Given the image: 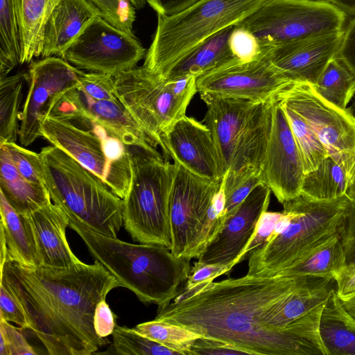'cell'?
Instances as JSON below:
<instances>
[{"label": "cell", "mask_w": 355, "mask_h": 355, "mask_svg": "<svg viewBox=\"0 0 355 355\" xmlns=\"http://www.w3.org/2000/svg\"><path fill=\"white\" fill-rule=\"evenodd\" d=\"M308 277L245 275L212 282L185 300L158 306L155 319L226 343L248 354L327 355L319 331L324 304L283 328L262 323L266 313Z\"/></svg>", "instance_id": "cell-1"}, {"label": "cell", "mask_w": 355, "mask_h": 355, "mask_svg": "<svg viewBox=\"0 0 355 355\" xmlns=\"http://www.w3.org/2000/svg\"><path fill=\"white\" fill-rule=\"evenodd\" d=\"M1 284L24 310L31 329L50 355H89L109 343L94 327L97 304L120 282L97 260L69 268H26L9 254Z\"/></svg>", "instance_id": "cell-2"}, {"label": "cell", "mask_w": 355, "mask_h": 355, "mask_svg": "<svg viewBox=\"0 0 355 355\" xmlns=\"http://www.w3.org/2000/svg\"><path fill=\"white\" fill-rule=\"evenodd\" d=\"M67 214L69 227L80 236L92 257L140 301L159 306L176 297L190 274L191 259L178 257L162 245L132 244L110 237Z\"/></svg>", "instance_id": "cell-3"}, {"label": "cell", "mask_w": 355, "mask_h": 355, "mask_svg": "<svg viewBox=\"0 0 355 355\" xmlns=\"http://www.w3.org/2000/svg\"><path fill=\"white\" fill-rule=\"evenodd\" d=\"M39 154L51 201L92 230L117 238L123 225V200L59 148L46 146Z\"/></svg>", "instance_id": "cell-4"}, {"label": "cell", "mask_w": 355, "mask_h": 355, "mask_svg": "<svg viewBox=\"0 0 355 355\" xmlns=\"http://www.w3.org/2000/svg\"><path fill=\"white\" fill-rule=\"evenodd\" d=\"M282 205L283 210L290 215L288 224L277 236L250 254L246 274L249 276L275 277L338 233L350 199L344 196L321 200L300 193Z\"/></svg>", "instance_id": "cell-5"}, {"label": "cell", "mask_w": 355, "mask_h": 355, "mask_svg": "<svg viewBox=\"0 0 355 355\" xmlns=\"http://www.w3.org/2000/svg\"><path fill=\"white\" fill-rule=\"evenodd\" d=\"M265 0H200L171 16L157 15V28L143 67L162 78L205 40L254 12Z\"/></svg>", "instance_id": "cell-6"}, {"label": "cell", "mask_w": 355, "mask_h": 355, "mask_svg": "<svg viewBox=\"0 0 355 355\" xmlns=\"http://www.w3.org/2000/svg\"><path fill=\"white\" fill-rule=\"evenodd\" d=\"M132 180L123 199V225L141 243L171 249L170 196L177 164L157 150L129 146Z\"/></svg>", "instance_id": "cell-7"}, {"label": "cell", "mask_w": 355, "mask_h": 355, "mask_svg": "<svg viewBox=\"0 0 355 355\" xmlns=\"http://www.w3.org/2000/svg\"><path fill=\"white\" fill-rule=\"evenodd\" d=\"M207 106L203 123L210 130L225 173L252 167L262 173L272 124L273 101L200 94Z\"/></svg>", "instance_id": "cell-8"}, {"label": "cell", "mask_w": 355, "mask_h": 355, "mask_svg": "<svg viewBox=\"0 0 355 355\" xmlns=\"http://www.w3.org/2000/svg\"><path fill=\"white\" fill-rule=\"evenodd\" d=\"M40 135L93 173L123 200L130 187L132 167L128 146L105 129L83 128L52 115L40 119Z\"/></svg>", "instance_id": "cell-9"}, {"label": "cell", "mask_w": 355, "mask_h": 355, "mask_svg": "<svg viewBox=\"0 0 355 355\" xmlns=\"http://www.w3.org/2000/svg\"><path fill=\"white\" fill-rule=\"evenodd\" d=\"M348 16L323 0H265L237 26L251 31L264 47L342 31Z\"/></svg>", "instance_id": "cell-10"}, {"label": "cell", "mask_w": 355, "mask_h": 355, "mask_svg": "<svg viewBox=\"0 0 355 355\" xmlns=\"http://www.w3.org/2000/svg\"><path fill=\"white\" fill-rule=\"evenodd\" d=\"M119 102L161 149L163 135L186 115L193 96L175 92L170 80H162L143 67L112 75Z\"/></svg>", "instance_id": "cell-11"}, {"label": "cell", "mask_w": 355, "mask_h": 355, "mask_svg": "<svg viewBox=\"0 0 355 355\" xmlns=\"http://www.w3.org/2000/svg\"><path fill=\"white\" fill-rule=\"evenodd\" d=\"M277 98L306 122L329 156L345 168L352 184L355 179V116L349 109L326 101L308 83L290 82Z\"/></svg>", "instance_id": "cell-12"}, {"label": "cell", "mask_w": 355, "mask_h": 355, "mask_svg": "<svg viewBox=\"0 0 355 355\" xmlns=\"http://www.w3.org/2000/svg\"><path fill=\"white\" fill-rule=\"evenodd\" d=\"M145 49L135 35L96 17L62 58L80 69L115 75L137 67Z\"/></svg>", "instance_id": "cell-13"}, {"label": "cell", "mask_w": 355, "mask_h": 355, "mask_svg": "<svg viewBox=\"0 0 355 355\" xmlns=\"http://www.w3.org/2000/svg\"><path fill=\"white\" fill-rule=\"evenodd\" d=\"M44 115L66 119L83 128L96 125L127 146L157 149L119 101L97 100L76 87L58 94Z\"/></svg>", "instance_id": "cell-14"}, {"label": "cell", "mask_w": 355, "mask_h": 355, "mask_svg": "<svg viewBox=\"0 0 355 355\" xmlns=\"http://www.w3.org/2000/svg\"><path fill=\"white\" fill-rule=\"evenodd\" d=\"M290 80L271 64L263 51L249 62L236 58L198 76V92L227 98L267 103L277 99V94Z\"/></svg>", "instance_id": "cell-15"}, {"label": "cell", "mask_w": 355, "mask_h": 355, "mask_svg": "<svg viewBox=\"0 0 355 355\" xmlns=\"http://www.w3.org/2000/svg\"><path fill=\"white\" fill-rule=\"evenodd\" d=\"M176 164L169 206L171 250L178 257L190 259L191 245L222 179L219 181L205 179Z\"/></svg>", "instance_id": "cell-16"}, {"label": "cell", "mask_w": 355, "mask_h": 355, "mask_svg": "<svg viewBox=\"0 0 355 355\" xmlns=\"http://www.w3.org/2000/svg\"><path fill=\"white\" fill-rule=\"evenodd\" d=\"M83 73L60 57L49 56L31 62L19 132L22 146H27L41 137L40 119L50 103L60 93L76 87Z\"/></svg>", "instance_id": "cell-17"}, {"label": "cell", "mask_w": 355, "mask_h": 355, "mask_svg": "<svg viewBox=\"0 0 355 355\" xmlns=\"http://www.w3.org/2000/svg\"><path fill=\"white\" fill-rule=\"evenodd\" d=\"M304 166L279 99L272 104V124L266 150L262 180L282 204L301 193Z\"/></svg>", "instance_id": "cell-18"}, {"label": "cell", "mask_w": 355, "mask_h": 355, "mask_svg": "<svg viewBox=\"0 0 355 355\" xmlns=\"http://www.w3.org/2000/svg\"><path fill=\"white\" fill-rule=\"evenodd\" d=\"M164 158L171 157L189 171L219 181L225 174L222 159L210 130L185 115L162 137Z\"/></svg>", "instance_id": "cell-19"}, {"label": "cell", "mask_w": 355, "mask_h": 355, "mask_svg": "<svg viewBox=\"0 0 355 355\" xmlns=\"http://www.w3.org/2000/svg\"><path fill=\"white\" fill-rule=\"evenodd\" d=\"M344 30L264 47V52L286 79L315 85L328 62L338 55Z\"/></svg>", "instance_id": "cell-20"}, {"label": "cell", "mask_w": 355, "mask_h": 355, "mask_svg": "<svg viewBox=\"0 0 355 355\" xmlns=\"http://www.w3.org/2000/svg\"><path fill=\"white\" fill-rule=\"evenodd\" d=\"M271 192L264 183L257 185L225 218L220 231L198 261L204 263H232L235 266V260L252 237L261 216L268 210Z\"/></svg>", "instance_id": "cell-21"}, {"label": "cell", "mask_w": 355, "mask_h": 355, "mask_svg": "<svg viewBox=\"0 0 355 355\" xmlns=\"http://www.w3.org/2000/svg\"><path fill=\"white\" fill-rule=\"evenodd\" d=\"M98 16H101L100 10L89 0H60L46 23L41 56L62 58L87 26Z\"/></svg>", "instance_id": "cell-22"}, {"label": "cell", "mask_w": 355, "mask_h": 355, "mask_svg": "<svg viewBox=\"0 0 355 355\" xmlns=\"http://www.w3.org/2000/svg\"><path fill=\"white\" fill-rule=\"evenodd\" d=\"M26 216L34 232L42 266L69 268L81 262L69 245L66 228L69 220L63 209L51 202Z\"/></svg>", "instance_id": "cell-23"}, {"label": "cell", "mask_w": 355, "mask_h": 355, "mask_svg": "<svg viewBox=\"0 0 355 355\" xmlns=\"http://www.w3.org/2000/svg\"><path fill=\"white\" fill-rule=\"evenodd\" d=\"M336 288L334 279L309 276L306 281L269 310L262 319L263 325L283 328L326 302Z\"/></svg>", "instance_id": "cell-24"}, {"label": "cell", "mask_w": 355, "mask_h": 355, "mask_svg": "<svg viewBox=\"0 0 355 355\" xmlns=\"http://www.w3.org/2000/svg\"><path fill=\"white\" fill-rule=\"evenodd\" d=\"M0 230L10 258L26 268L42 266L32 225L26 215L19 214L0 191Z\"/></svg>", "instance_id": "cell-25"}, {"label": "cell", "mask_w": 355, "mask_h": 355, "mask_svg": "<svg viewBox=\"0 0 355 355\" xmlns=\"http://www.w3.org/2000/svg\"><path fill=\"white\" fill-rule=\"evenodd\" d=\"M0 191L22 215H29L52 202L45 186L31 182L21 175L3 145H0Z\"/></svg>", "instance_id": "cell-26"}, {"label": "cell", "mask_w": 355, "mask_h": 355, "mask_svg": "<svg viewBox=\"0 0 355 355\" xmlns=\"http://www.w3.org/2000/svg\"><path fill=\"white\" fill-rule=\"evenodd\" d=\"M319 331L327 355H355V319L344 308L336 288L324 304Z\"/></svg>", "instance_id": "cell-27"}, {"label": "cell", "mask_w": 355, "mask_h": 355, "mask_svg": "<svg viewBox=\"0 0 355 355\" xmlns=\"http://www.w3.org/2000/svg\"><path fill=\"white\" fill-rule=\"evenodd\" d=\"M234 26L214 35L178 62L162 78L169 80L186 76L198 77L235 58L229 38Z\"/></svg>", "instance_id": "cell-28"}, {"label": "cell", "mask_w": 355, "mask_h": 355, "mask_svg": "<svg viewBox=\"0 0 355 355\" xmlns=\"http://www.w3.org/2000/svg\"><path fill=\"white\" fill-rule=\"evenodd\" d=\"M346 267L339 234H335L275 277H326L334 280Z\"/></svg>", "instance_id": "cell-29"}, {"label": "cell", "mask_w": 355, "mask_h": 355, "mask_svg": "<svg viewBox=\"0 0 355 355\" xmlns=\"http://www.w3.org/2000/svg\"><path fill=\"white\" fill-rule=\"evenodd\" d=\"M60 0H16L21 31V64L41 56L46 23Z\"/></svg>", "instance_id": "cell-30"}, {"label": "cell", "mask_w": 355, "mask_h": 355, "mask_svg": "<svg viewBox=\"0 0 355 355\" xmlns=\"http://www.w3.org/2000/svg\"><path fill=\"white\" fill-rule=\"evenodd\" d=\"M28 72L0 78V144L16 142L19 136Z\"/></svg>", "instance_id": "cell-31"}, {"label": "cell", "mask_w": 355, "mask_h": 355, "mask_svg": "<svg viewBox=\"0 0 355 355\" xmlns=\"http://www.w3.org/2000/svg\"><path fill=\"white\" fill-rule=\"evenodd\" d=\"M351 185L345 168L330 156L305 173L301 193L315 200H329L347 196Z\"/></svg>", "instance_id": "cell-32"}, {"label": "cell", "mask_w": 355, "mask_h": 355, "mask_svg": "<svg viewBox=\"0 0 355 355\" xmlns=\"http://www.w3.org/2000/svg\"><path fill=\"white\" fill-rule=\"evenodd\" d=\"M312 86L324 99L346 109L355 94V74L337 55L328 62Z\"/></svg>", "instance_id": "cell-33"}, {"label": "cell", "mask_w": 355, "mask_h": 355, "mask_svg": "<svg viewBox=\"0 0 355 355\" xmlns=\"http://www.w3.org/2000/svg\"><path fill=\"white\" fill-rule=\"evenodd\" d=\"M0 77L21 64V31L16 0H0Z\"/></svg>", "instance_id": "cell-34"}, {"label": "cell", "mask_w": 355, "mask_h": 355, "mask_svg": "<svg viewBox=\"0 0 355 355\" xmlns=\"http://www.w3.org/2000/svg\"><path fill=\"white\" fill-rule=\"evenodd\" d=\"M281 103L301 155L304 173H307L329 156L328 152L306 122L290 107Z\"/></svg>", "instance_id": "cell-35"}, {"label": "cell", "mask_w": 355, "mask_h": 355, "mask_svg": "<svg viewBox=\"0 0 355 355\" xmlns=\"http://www.w3.org/2000/svg\"><path fill=\"white\" fill-rule=\"evenodd\" d=\"M132 329L182 355H189L190 348L194 341L202 337L183 327L156 319L140 323Z\"/></svg>", "instance_id": "cell-36"}, {"label": "cell", "mask_w": 355, "mask_h": 355, "mask_svg": "<svg viewBox=\"0 0 355 355\" xmlns=\"http://www.w3.org/2000/svg\"><path fill=\"white\" fill-rule=\"evenodd\" d=\"M112 345L103 354L122 355H180L175 350L139 334L132 328L116 325Z\"/></svg>", "instance_id": "cell-37"}, {"label": "cell", "mask_w": 355, "mask_h": 355, "mask_svg": "<svg viewBox=\"0 0 355 355\" xmlns=\"http://www.w3.org/2000/svg\"><path fill=\"white\" fill-rule=\"evenodd\" d=\"M223 179L226 196L225 219L257 185L263 183L261 172L252 167L226 171Z\"/></svg>", "instance_id": "cell-38"}, {"label": "cell", "mask_w": 355, "mask_h": 355, "mask_svg": "<svg viewBox=\"0 0 355 355\" xmlns=\"http://www.w3.org/2000/svg\"><path fill=\"white\" fill-rule=\"evenodd\" d=\"M234 266L232 263H204L196 261L191 268L187 279L172 302H178L193 295L216 278L229 274Z\"/></svg>", "instance_id": "cell-39"}, {"label": "cell", "mask_w": 355, "mask_h": 355, "mask_svg": "<svg viewBox=\"0 0 355 355\" xmlns=\"http://www.w3.org/2000/svg\"><path fill=\"white\" fill-rule=\"evenodd\" d=\"M0 145L4 146L6 148L13 164L21 175L31 182L45 186L39 153L20 146L16 142H6Z\"/></svg>", "instance_id": "cell-40"}, {"label": "cell", "mask_w": 355, "mask_h": 355, "mask_svg": "<svg viewBox=\"0 0 355 355\" xmlns=\"http://www.w3.org/2000/svg\"><path fill=\"white\" fill-rule=\"evenodd\" d=\"M100 10L102 17L114 26L135 35V8L129 0H89Z\"/></svg>", "instance_id": "cell-41"}, {"label": "cell", "mask_w": 355, "mask_h": 355, "mask_svg": "<svg viewBox=\"0 0 355 355\" xmlns=\"http://www.w3.org/2000/svg\"><path fill=\"white\" fill-rule=\"evenodd\" d=\"M229 47L233 55L243 62L255 60L264 51V46L251 31L237 25L230 34Z\"/></svg>", "instance_id": "cell-42"}, {"label": "cell", "mask_w": 355, "mask_h": 355, "mask_svg": "<svg viewBox=\"0 0 355 355\" xmlns=\"http://www.w3.org/2000/svg\"><path fill=\"white\" fill-rule=\"evenodd\" d=\"M76 88L97 100L119 101L110 74L84 72L79 78Z\"/></svg>", "instance_id": "cell-43"}, {"label": "cell", "mask_w": 355, "mask_h": 355, "mask_svg": "<svg viewBox=\"0 0 355 355\" xmlns=\"http://www.w3.org/2000/svg\"><path fill=\"white\" fill-rule=\"evenodd\" d=\"M282 216V212L266 211L261 216L255 232L249 243L235 260V265L243 261L257 248L268 242L271 237L275 227Z\"/></svg>", "instance_id": "cell-44"}, {"label": "cell", "mask_w": 355, "mask_h": 355, "mask_svg": "<svg viewBox=\"0 0 355 355\" xmlns=\"http://www.w3.org/2000/svg\"><path fill=\"white\" fill-rule=\"evenodd\" d=\"M338 234L345 254L346 266H355V200L350 199L349 208Z\"/></svg>", "instance_id": "cell-45"}, {"label": "cell", "mask_w": 355, "mask_h": 355, "mask_svg": "<svg viewBox=\"0 0 355 355\" xmlns=\"http://www.w3.org/2000/svg\"><path fill=\"white\" fill-rule=\"evenodd\" d=\"M0 319L14 322L21 329H28L26 314L9 291L0 283Z\"/></svg>", "instance_id": "cell-46"}, {"label": "cell", "mask_w": 355, "mask_h": 355, "mask_svg": "<svg viewBox=\"0 0 355 355\" xmlns=\"http://www.w3.org/2000/svg\"><path fill=\"white\" fill-rule=\"evenodd\" d=\"M0 337L5 340L9 355L37 354L19 329L2 319H0Z\"/></svg>", "instance_id": "cell-47"}, {"label": "cell", "mask_w": 355, "mask_h": 355, "mask_svg": "<svg viewBox=\"0 0 355 355\" xmlns=\"http://www.w3.org/2000/svg\"><path fill=\"white\" fill-rule=\"evenodd\" d=\"M248 354L243 350L215 339L200 337L191 345L189 355Z\"/></svg>", "instance_id": "cell-48"}, {"label": "cell", "mask_w": 355, "mask_h": 355, "mask_svg": "<svg viewBox=\"0 0 355 355\" xmlns=\"http://www.w3.org/2000/svg\"><path fill=\"white\" fill-rule=\"evenodd\" d=\"M116 316L110 309L105 300L99 302L95 309L94 315V327L96 334L102 338L112 334L116 325Z\"/></svg>", "instance_id": "cell-49"}, {"label": "cell", "mask_w": 355, "mask_h": 355, "mask_svg": "<svg viewBox=\"0 0 355 355\" xmlns=\"http://www.w3.org/2000/svg\"><path fill=\"white\" fill-rule=\"evenodd\" d=\"M338 55L355 74V15L345 28Z\"/></svg>", "instance_id": "cell-50"}, {"label": "cell", "mask_w": 355, "mask_h": 355, "mask_svg": "<svg viewBox=\"0 0 355 355\" xmlns=\"http://www.w3.org/2000/svg\"><path fill=\"white\" fill-rule=\"evenodd\" d=\"M200 0H146L158 15L171 16L180 12Z\"/></svg>", "instance_id": "cell-51"}, {"label": "cell", "mask_w": 355, "mask_h": 355, "mask_svg": "<svg viewBox=\"0 0 355 355\" xmlns=\"http://www.w3.org/2000/svg\"><path fill=\"white\" fill-rule=\"evenodd\" d=\"M335 282L336 290L340 299L355 295V266H346Z\"/></svg>", "instance_id": "cell-52"}, {"label": "cell", "mask_w": 355, "mask_h": 355, "mask_svg": "<svg viewBox=\"0 0 355 355\" xmlns=\"http://www.w3.org/2000/svg\"><path fill=\"white\" fill-rule=\"evenodd\" d=\"M343 11L348 17L355 15V0H323Z\"/></svg>", "instance_id": "cell-53"}, {"label": "cell", "mask_w": 355, "mask_h": 355, "mask_svg": "<svg viewBox=\"0 0 355 355\" xmlns=\"http://www.w3.org/2000/svg\"><path fill=\"white\" fill-rule=\"evenodd\" d=\"M340 300L345 310L355 319V295Z\"/></svg>", "instance_id": "cell-54"}, {"label": "cell", "mask_w": 355, "mask_h": 355, "mask_svg": "<svg viewBox=\"0 0 355 355\" xmlns=\"http://www.w3.org/2000/svg\"><path fill=\"white\" fill-rule=\"evenodd\" d=\"M349 109L355 116V100H354ZM347 196L350 199L355 200V179L347 191Z\"/></svg>", "instance_id": "cell-55"}, {"label": "cell", "mask_w": 355, "mask_h": 355, "mask_svg": "<svg viewBox=\"0 0 355 355\" xmlns=\"http://www.w3.org/2000/svg\"><path fill=\"white\" fill-rule=\"evenodd\" d=\"M132 5L135 7V9L142 8L145 3H146V0H129Z\"/></svg>", "instance_id": "cell-56"}]
</instances>
